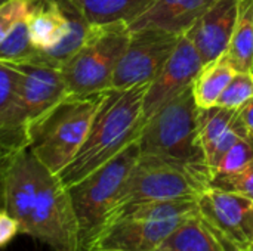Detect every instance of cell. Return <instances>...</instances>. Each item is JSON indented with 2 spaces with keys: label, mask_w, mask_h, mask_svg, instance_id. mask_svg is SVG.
I'll return each mask as SVG.
<instances>
[{
  "label": "cell",
  "mask_w": 253,
  "mask_h": 251,
  "mask_svg": "<svg viewBox=\"0 0 253 251\" xmlns=\"http://www.w3.org/2000/svg\"><path fill=\"white\" fill-rule=\"evenodd\" d=\"M4 158H6V155H4V154H3V152L0 151V164L3 163V160H4Z\"/></svg>",
  "instance_id": "obj_29"
},
{
  "label": "cell",
  "mask_w": 253,
  "mask_h": 251,
  "mask_svg": "<svg viewBox=\"0 0 253 251\" xmlns=\"http://www.w3.org/2000/svg\"><path fill=\"white\" fill-rule=\"evenodd\" d=\"M129 38L126 22L90 25L84 43L61 67L68 93L89 96L110 90Z\"/></svg>",
  "instance_id": "obj_6"
},
{
  "label": "cell",
  "mask_w": 253,
  "mask_h": 251,
  "mask_svg": "<svg viewBox=\"0 0 253 251\" xmlns=\"http://www.w3.org/2000/svg\"><path fill=\"white\" fill-rule=\"evenodd\" d=\"M240 115L248 129V133L253 138V98L240 109Z\"/></svg>",
  "instance_id": "obj_28"
},
{
  "label": "cell",
  "mask_w": 253,
  "mask_h": 251,
  "mask_svg": "<svg viewBox=\"0 0 253 251\" xmlns=\"http://www.w3.org/2000/svg\"><path fill=\"white\" fill-rule=\"evenodd\" d=\"M216 0H156L127 27L130 31L159 28L184 36Z\"/></svg>",
  "instance_id": "obj_14"
},
{
  "label": "cell",
  "mask_w": 253,
  "mask_h": 251,
  "mask_svg": "<svg viewBox=\"0 0 253 251\" xmlns=\"http://www.w3.org/2000/svg\"><path fill=\"white\" fill-rule=\"evenodd\" d=\"M34 0H6L0 4V41L21 21H24Z\"/></svg>",
  "instance_id": "obj_26"
},
{
  "label": "cell",
  "mask_w": 253,
  "mask_h": 251,
  "mask_svg": "<svg viewBox=\"0 0 253 251\" xmlns=\"http://www.w3.org/2000/svg\"><path fill=\"white\" fill-rule=\"evenodd\" d=\"M21 75L22 74L18 65L0 61V121L7 114L15 101Z\"/></svg>",
  "instance_id": "obj_25"
},
{
  "label": "cell",
  "mask_w": 253,
  "mask_h": 251,
  "mask_svg": "<svg viewBox=\"0 0 253 251\" xmlns=\"http://www.w3.org/2000/svg\"><path fill=\"white\" fill-rule=\"evenodd\" d=\"M187 217L163 220V222L120 220L107 231L99 246V251L160 250L165 241L169 238V235Z\"/></svg>",
  "instance_id": "obj_13"
},
{
  "label": "cell",
  "mask_w": 253,
  "mask_h": 251,
  "mask_svg": "<svg viewBox=\"0 0 253 251\" xmlns=\"http://www.w3.org/2000/svg\"><path fill=\"white\" fill-rule=\"evenodd\" d=\"M236 72L225 53L205 64L193 83V95L197 107L202 109L215 107Z\"/></svg>",
  "instance_id": "obj_18"
},
{
  "label": "cell",
  "mask_w": 253,
  "mask_h": 251,
  "mask_svg": "<svg viewBox=\"0 0 253 251\" xmlns=\"http://www.w3.org/2000/svg\"><path fill=\"white\" fill-rule=\"evenodd\" d=\"M248 251H253V244L249 247V249H248Z\"/></svg>",
  "instance_id": "obj_31"
},
{
  "label": "cell",
  "mask_w": 253,
  "mask_h": 251,
  "mask_svg": "<svg viewBox=\"0 0 253 251\" xmlns=\"http://www.w3.org/2000/svg\"><path fill=\"white\" fill-rule=\"evenodd\" d=\"M239 0H216L185 33L203 65L224 55L237 21Z\"/></svg>",
  "instance_id": "obj_12"
},
{
  "label": "cell",
  "mask_w": 253,
  "mask_h": 251,
  "mask_svg": "<svg viewBox=\"0 0 253 251\" xmlns=\"http://www.w3.org/2000/svg\"><path fill=\"white\" fill-rule=\"evenodd\" d=\"M181 36L144 28L130 31V38L116 68L111 89H126L150 83L175 50Z\"/></svg>",
  "instance_id": "obj_9"
},
{
  "label": "cell",
  "mask_w": 253,
  "mask_h": 251,
  "mask_svg": "<svg viewBox=\"0 0 253 251\" xmlns=\"http://www.w3.org/2000/svg\"><path fill=\"white\" fill-rule=\"evenodd\" d=\"M252 98L253 72H236L216 105L230 109H242Z\"/></svg>",
  "instance_id": "obj_22"
},
{
  "label": "cell",
  "mask_w": 253,
  "mask_h": 251,
  "mask_svg": "<svg viewBox=\"0 0 253 251\" xmlns=\"http://www.w3.org/2000/svg\"><path fill=\"white\" fill-rule=\"evenodd\" d=\"M36 49L31 43L27 18L18 22L0 41V61L7 64H27L36 55Z\"/></svg>",
  "instance_id": "obj_21"
},
{
  "label": "cell",
  "mask_w": 253,
  "mask_h": 251,
  "mask_svg": "<svg viewBox=\"0 0 253 251\" xmlns=\"http://www.w3.org/2000/svg\"><path fill=\"white\" fill-rule=\"evenodd\" d=\"M240 109H230L218 105L205 109L200 108V142L206 161L213 152L221 136L234 121Z\"/></svg>",
  "instance_id": "obj_20"
},
{
  "label": "cell",
  "mask_w": 253,
  "mask_h": 251,
  "mask_svg": "<svg viewBox=\"0 0 253 251\" xmlns=\"http://www.w3.org/2000/svg\"><path fill=\"white\" fill-rule=\"evenodd\" d=\"M138 145L141 154L188 166L211 179L200 142V108L193 86L142 124Z\"/></svg>",
  "instance_id": "obj_5"
},
{
  "label": "cell",
  "mask_w": 253,
  "mask_h": 251,
  "mask_svg": "<svg viewBox=\"0 0 253 251\" xmlns=\"http://www.w3.org/2000/svg\"><path fill=\"white\" fill-rule=\"evenodd\" d=\"M202 217L236 251L253 244V201L209 186L197 200Z\"/></svg>",
  "instance_id": "obj_10"
},
{
  "label": "cell",
  "mask_w": 253,
  "mask_h": 251,
  "mask_svg": "<svg viewBox=\"0 0 253 251\" xmlns=\"http://www.w3.org/2000/svg\"><path fill=\"white\" fill-rule=\"evenodd\" d=\"M157 251H176V250H172V249H165V247H162L160 250H157Z\"/></svg>",
  "instance_id": "obj_30"
},
{
  "label": "cell",
  "mask_w": 253,
  "mask_h": 251,
  "mask_svg": "<svg viewBox=\"0 0 253 251\" xmlns=\"http://www.w3.org/2000/svg\"><path fill=\"white\" fill-rule=\"evenodd\" d=\"M253 160V138L251 135L243 136L242 139H239L228 151L227 154L222 157L215 176L219 175H228L233 172H237L239 169H242L243 166H246L249 161ZM213 176V178H215ZM212 178V179H213Z\"/></svg>",
  "instance_id": "obj_24"
},
{
  "label": "cell",
  "mask_w": 253,
  "mask_h": 251,
  "mask_svg": "<svg viewBox=\"0 0 253 251\" xmlns=\"http://www.w3.org/2000/svg\"><path fill=\"white\" fill-rule=\"evenodd\" d=\"M18 234H19L18 222L4 209H0V249L6 247Z\"/></svg>",
  "instance_id": "obj_27"
},
{
  "label": "cell",
  "mask_w": 253,
  "mask_h": 251,
  "mask_svg": "<svg viewBox=\"0 0 253 251\" xmlns=\"http://www.w3.org/2000/svg\"><path fill=\"white\" fill-rule=\"evenodd\" d=\"M209 186L243 195L253 201V160L237 172L215 176Z\"/></svg>",
  "instance_id": "obj_23"
},
{
  "label": "cell",
  "mask_w": 253,
  "mask_h": 251,
  "mask_svg": "<svg viewBox=\"0 0 253 251\" xmlns=\"http://www.w3.org/2000/svg\"><path fill=\"white\" fill-rule=\"evenodd\" d=\"M209 183L211 179L205 173L188 166L139 154L122 188L114 212L127 204L153 200H199Z\"/></svg>",
  "instance_id": "obj_8"
},
{
  "label": "cell",
  "mask_w": 253,
  "mask_h": 251,
  "mask_svg": "<svg viewBox=\"0 0 253 251\" xmlns=\"http://www.w3.org/2000/svg\"><path fill=\"white\" fill-rule=\"evenodd\" d=\"M202 67L203 62L194 44L185 34L181 36L172 55L147 86L142 124L165 105L191 87Z\"/></svg>",
  "instance_id": "obj_11"
},
{
  "label": "cell",
  "mask_w": 253,
  "mask_h": 251,
  "mask_svg": "<svg viewBox=\"0 0 253 251\" xmlns=\"http://www.w3.org/2000/svg\"><path fill=\"white\" fill-rule=\"evenodd\" d=\"M18 67L22 74L18 93L0 121V151L6 157L27 148V133L33 123L70 95L61 70L40 64Z\"/></svg>",
  "instance_id": "obj_7"
},
{
  "label": "cell",
  "mask_w": 253,
  "mask_h": 251,
  "mask_svg": "<svg viewBox=\"0 0 253 251\" xmlns=\"http://www.w3.org/2000/svg\"><path fill=\"white\" fill-rule=\"evenodd\" d=\"M139 154L136 139L113 160L68 186L77 225V251H99L122 188Z\"/></svg>",
  "instance_id": "obj_3"
},
{
  "label": "cell",
  "mask_w": 253,
  "mask_h": 251,
  "mask_svg": "<svg viewBox=\"0 0 253 251\" xmlns=\"http://www.w3.org/2000/svg\"><path fill=\"white\" fill-rule=\"evenodd\" d=\"M225 55L237 72H253V0H239L237 21Z\"/></svg>",
  "instance_id": "obj_19"
},
{
  "label": "cell",
  "mask_w": 253,
  "mask_h": 251,
  "mask_svg": "<svg viewBox=\"0 0 253 251\" xmlns=\"http://www.w3.org/2000/svg\"><path fill=\"white\" fill-rule=\"evenodd\" d=\"M147 86L148 83L110 89L104 93L82 148L59 173L67 188L113 160L138 139Z\"/></svg>",
  "instance_id": "obj_2"
},
{
  "label": "cell",
  "mask_w": 253,
  "mask_h": 251,
  "mask_svg": "<svg viewBox=\"0 0 253 251\" xmlns=\"http://www.w3.org/2000/svg\"><path fill=\"white\" fill-rule=\"evenodd\" d=\"M199 212L197 200H153L135 204H127L114 212L110 228L120 220H147L163 222L179 217H187ZM108 228V229H110Z\"/></svg>",
  "instance_id": "obj_16"
},
{
  "label": "cell",
  "mask_w": 253,
  "mask_h": 251,
  "mask_svg": "<svg viewBox=\"0 0 253 251\" xmlns=\"http://www.w3.org/2000/svg\"><path fill=\"white\" fill-rule=\"evenodd\" d=\"M104 93L68 95L33 123L27 133V148L50 172L59 175L76 157Z\"/></svg>",
  "instance_id": "obj_4"
},
{
  "label": "cell",
  "mask_w": 253,
  "mask_h": 251,
  "mask_svg": "<svg viewBox=\"0 0 253 251\" xmlns=\"http://www.w3.org/2000/svg\"><path fill=\"white\" fill-rule=\"evenodd\" d=\"M165 249L176 251H236L197 212L188 216L165 241Z\"/></svg>",
  "instance_id": "obj_15"
},
{
  "label": "cell",
  "mask_w": 253,
  "mask_h": 251,
  "mask_svg": "<svg viewBox=\"0 0 253 251\" xmlns=\"http://www.w3.org/2000/svg\"><path fill=\"white\" fill-rule=\"evenodd\" d=\"M0 200L25 234L52 251H77V225L68 188L22 148L0 164Z\"/></svg>",
  "instance_id": "obj_1"
},
{
  "label": "cell",
  "mask_w": 253,
  "mask_h": 251,
  "mask_svg": "<svg viewBox=\"0 0 253 251\" xmlns=\"http://www.w3.org/2000/svg\"><path fill=\"white\" fill-rule=\"evenodd\" d=\"M92 25L133 22L156 0H67Z\"/></svg>",
  "instance_id": "obj_17"
},
{
  "label": "cell",
  "mask_w": 253,
  "mask_h": 251,
  "mask_svg": "<svg viewBox=\"0 0 253 251\" xmlns=\"http://www.w3.org/2000/svg\"><path fill=\"white\" fill-rule=\"evenodd\" d=\"M4 1H6V0H0V4H1V3H4Z\"/></svg>",
  "instance_id": "obj_32"
}]
</instances>
